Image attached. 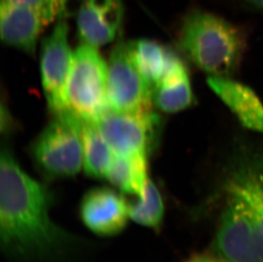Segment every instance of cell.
<instances>
[{"label": "cell", "mask_w": 263, "mask_h": 262, "mask_svg": "<svg viewBox=\"0 0 263 262\" xmlns=\"http://www.w3.org/2000/svg\"><path fill=\"white\" fill-rule=\"evenodd\" d=\"M47 188L23 171L12 153L0 156V240L5 253L20 260L59 253L68 236L50 217Z\"/></svg>", "instance_id": "cell-1"}, {"label": "cell", "mask_w": 263, "mask_h": 262, "mask_svg": "<svg viewBox=\"0 0 263 262\" xmlns=\"http://www.w3.org/2000/svg\"><path fill=\"white\" fill-rule=\"evenodd\" d=\"M221 185L223 207L216 250L233 262L262 261L263 145H236L227 160Z\"/></svg>", "instance_id": "cell-2"}, {"label": "cell", "mask_w": 263, "mask_h": 262, "mask_svg": "<svg viewBox=\"0 0 263 262\" xmlns=\"http://www.w3.org/2000/svg\"><path fill=\"white\" fill-rule=\"evenodd\" d=\"M178 45L209 77L232 78L243 59L246 41L245 33L237 26L197 9L184 18Z\"/></svg>", "instance_id": "cell-3"}, {"label": "cell", "mask_w": 263, "mask_h": 262, "mask_svg": "<svg viewBox=\"0 0 263 262\" xmlns=\"http://www.w3.org/2000/svg\"><path fill=\"white\" fill-rule=\"evenodd\" d=\"M67 111L85 122L97 124L110 109L107 66L97 48L83 44L73 53L66 88Z\"/></svg>", "instance_id": "cell-4"}, {"label": "cell", "mask_w": 263, "mask_h": 262, "mask_svg": "<svg viewBox=\"0 0 263 262\" xmlns=\"http://www.w3.org/2000/svg\"><path fill=\"white\" fill-rule=\"evenodd\" d=\"M81 122L65 111L55 115L36 139L32 156L37 168L47 177H72L84 166Z\"/></svg>", "instance_id": "cell-5"}, {"label": "cell", "mask_w": 263, "mask_h": 262, "mask_svg": "<svg viewBox=\"0 0 263 262\" xmlns=\"http://www.w3.org/2000/svg\"><path fill=\"white\" fill-rule=\"evenodd\" d=\"M97 124L114 154L148 157L156 146L161 123L152 111L130 114L109 110Z\"/></svg>", "instance_id": "cell-6"}, {"label": "cell", "mask_w": 263, "mask_h": 262, "mask_svg": "<svg viewBox=\"0 0 263 262\" xmlns=\"http://www.w3.org/2000/svg\"><path fill=\"white\" fill-rule=\"evenodd\" d=\"M154 91L135 65L128 44L119 43L111 52L107 67L110 109L119 113L151 111Z\"/></svg>", "instance_id": "cell-7"}, {"label": "cell", "mask_w": 263, "mask_h": 262, "mask_svg": "<svg viewBox=\"0 0 263 262\" xmlns=\"http://www.w3.org/2000/svg\"><path fill=\"white\" fill-rule=\"evenodd\" d=\"M73 54L68 44V26L58 20L52 32L43 40L40 69L45 98L55 115L67 111L66 88L72 69Z\"/></svg>", "instance_id": "cell-8"}, {"label": "cell", "mask_w": 263, "mask_h": 262, "mask_svg": "<svg viewBox=\"0 0 263 262\" xmlns=\"http://www.w3.org/2000/svg\"><path fill=\"white\" fill-rule=\"evenodd\" d=\"M80 214L85 227L102 237L121 233L130 219L129 203L107 188H93L85 193L80 203Z\"/></svg>", "instance_id": "cell-9"}, {"label": "cell", "mask_w": 263, "mask_h": 262, "mask_svg": "<svg viewBox=\"0 0 263 262\" xmlns=\"http://www.w3.org/2000/svg\"><path fill=\"white\" fill-rule=\"evenodd\" d=\"M123 16L122 0H82L77 13L79 37L93 47L107 45L117 36Z\"/></svg>", "instance_id": "cell-10"}, {"label": "cell", "mask_w": 263, "mask_h": 262, "mask_svg": "<svg viewBox=\"0 0 263 262\" xmlns=\"http://www.w3.org/2000/svg\"><path fill=\"white\" fill-rule=\"evenodd\" d=\"M50 23L41 13L27 5L1 1L0 32L5 45L32 54L40 33Z\"/></svg>", "instance_id": "cell-11"}, {"label": "cell", "mask_w": 263, "mask_h": 262, "mask_svg": "<svg viewBox=\"0 0 263 262\" xmlns=\"http://www.w3.org/2000/svg\"><path fill=\"white\" fill-rule=\"evenodd\" d=\"M207 84L241 125L263 135V103L253 89L232 78L209 77Z\"/></svg>", "instance_id": "cell-12"}, {"label": "cell", "mask_w": 263, "mask_h": 262, "mask_svg": "<svg viewBox=\"0 0 263 262\" xmlns=\"http://www.w3.org/2000/svg\"><path fill=\"white\" fill-rule=\"evenodd\" d=\"M153 99L158 108L168 114L183 111L194 103V96L187 67L170 49L164 72L154 89Z\"/></svg>", "instance_id": "cell-13"}, {"label": "cell", "mask_w": 263, "mask_h": 262, "mask_svg": "<svg viewBox=\"0 0 263 262\" xmlns=\"http://www.w3.org/2000/svg\"><path fill=\"white\" fill-rule=\"evenodd\" d=\"M106 179L123 193L140 198L149 180L147 157L115 154Z\"/></svg>", "instance_id": "cell-14"}, {"label": "cell", "mask_w": 263, "mask_h": 262, "mask_svg": "<svg viewBox=\"0 0 263 262\" xmlns=\"http://www.w3.org/2000/svg\"><path fill=\"white\" fill-rule=\"evenodd\" d=\"M81 138L85 173L93 178H106L115 154L97 124L81 122Z\"/></svg>", "instance_id": "cell-15"}, {"label": "cell", "mask_w": 263, "mask_h": 262, "mask_svg": "<svg viewBox=\"0 0 263 262\" xmlns=\"http://www.w3.org/2000/svg\"><path fill=\"white\" fill-rule=\"evenodd\" d=\"M128 47L136 67L154 91L164 72L169 49L149 40H136Z\"/></svg>", "instance_id": "cell-16"}, {"label": "cell", "mask_w": 263, "mask_h": 262, "mask_svg": "<svg viewBox=\"0 0 263 262\" xmlns=\"http://www.w3.org/2000/svg\"><path fill=\"white\" fill-rule=\"evenodd\" d=\"M137 198L135 203H129V218L138 225L159 229L164 220V204L154 181L148 180L144 193Z\"/></svg>", "instance_id": "cell-17"}, {"label": "cell", "mask_w": 263, "mask_h": 262, "mask_svg": "<svg viewBox=\"0 0 263 262\" xmlns=\"http://www.w3.org/2000/svg\"><path fill=\"white\" fill-rule=\"evenodd\" d=\"M27 5L41 13L50 23L54 21L64 18L67 15L69 5L74 0H6Z\"/></svg>", "instance_id": "cell-18"}, {"label": "cell", "mask_w": 263, "mask_h": 262, "mask_svg": "<svg viewBox=\"0 0 263 262\" xmlns=\"http://www.w3.org/2000/svg\"><path fill=\"white\" fill-rule=\"evenodd\" d=\"M186 262H231L222 256H214L209 255H196Z\"/></svg>", "instance_id": "cell-19"}, {"label": "cell", "mask_w": 263, "mask_h": 262, "mask_svg": "<svg viewBox=\"0 0 263 262\" xmlns=\"http://www.w3.org/2000/svg\"><path fill=\"white\" fill-rule=\"evenodd\" d=\"M246 4L251 5V7L255 8L263 15V0H243Z\"/></svg>", "instance_id": "cell-20"}]
</instances>
